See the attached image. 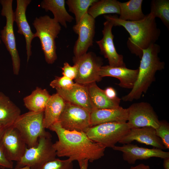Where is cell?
I'll use <instances>...</instances> for the list:
<instances>
[{"mask_svg":"<svg viewBox=\"0 0 169 169\" xmlns=\"http://www.w3.org/2000/svg\"><path fill=\"white\" fill-rule=\"evenodd\" d=\"M49 129L55 132L58 137L53 144L57 156L67 157L72 161L87 159L92 162L105 155L106 148L92 141L84 132L66 130L58 121Z\"/></svg>","mask_w":169,"mask_h":169,"instance_id":"1","label":"cell"},{"mask_svg":"<svg viewBox=\"0 0 169 169\" xmlns=\"http://www.w3.org/2000/svg\"><path fill=\"white\" fill-rule=\"evenodd\" d=\"M104 16L113 26H122L126 29L130 35L127 47L132 54L140 59L143 50L155 43L160 36L161 30L157 27L156 18L150 13L137 21L121 20L115 15H105Z\"/></svg>","mask_w":169,"mask_h":169,"instance_id":"2","label":"cell"},{"mask_svg":"<svg viewBox=\"0 0 169 169\" xmlns=\"http://www.w3.org/2000/svg\"><path fill=\"white\" fill-rule=\"evenodd\" d=\"M160 49V46L155 43L143 50L136 82L130 92L122 96L121 100L125 102L137 100L143 93L147 92L155 80L156 72L164 69L165 64L160 60L158 56Z\"/></svg>","mask_w":169,"mask_h":169,"instance_id":"3","label":"cell"},{"mask_svg":"<svg viewBox=\"0 0 169 169\" xmlns=\"http://www.w3.org/2000/svg\"><path fill=\"white\" fill-rule=\"evenodd\" d=\"M32 24L36 30L34 37L39 39L46 62L53 64L57 59L55 39L61 30L60 24L47 15L36 17Z\"/></svg>","mask_w":169,"mask_h":169,"instance_id":"4","label":"cell"},{"mask_svg":"<svg viewBox=\"0 0 169 169\" xmlns=\"http://www.w3.org/2000/svg\"><path fill=\"white\" fill-rule=\"evenodd\" d=\"M43 117L44 111H29L21 114L13 126L19 132L28 148L36 146L40 137L51 135L44 127Z\"/></svg>","mask_w":169,"mask_h":169,"instance_id":"5","label":"cell"},{"mask_svg":"<svg viewBox=\"0 0 169 169\" xmlns=\"http://www.w3.org/2000/svg\"><path fill=\"white\" fill-rule=\"evenodd\" d=\"M51 137V135L41 136L36 146L27 147L15 168L27 166L31 169H40L46 163L55 159L57 155Z\"/></svg>","mask_w":169,"mask_h":169,"instance_id":"6","label":"cell"},{"mask_svg":"<svg viewBox=\"0 0 169 169\" xmlns=\"http://www.w3.org/2000/svg\"><path fill=\"white\" fill-rule=\"evenodd\" d=\"M130 129L127 122H109L92 126L85 132L93 141L112 148Z\"/></svg>","mask_w":169,"mask_h":169,"instance_id":"7","label":"cell"},{"mask_svg":"<svg viewBox=\"0 0 169 169\" xmlns=\"http://www.w3.org/2000/svg\"><path fill=\"white\" fill-rule=\"evenodd\" d=\"M12 0H1L2 6L1 15L6 18V24L0 31V37L7 50L9 53L12 61L14 74H18L20 60L17 49L15 38L13 28L14 12L12 8Z\"/></svg>","mask_w":169,"mask_h":169,"instance_id":"8","label":"cell"},{"mask_svg":"<svg viewBox=\"0 0 169 169\" xmlns=\"http://www.w3.org/2000/svg\"><path fill=\"white\" fill-rule=\"evenodd\" d=\"M74 64L78 66V72L75 79L76 83L88 85L102 79L100 71L103 64L102 59L92 52L87 53L80 57L74 58Z\"/></svg>","mask_w":169,"mask_h":169,"instance_id":"9","label":"cell"},{"mask_svg":"<svg viewBox=\"0 0 169 169\" xmlns=\"http://www.w3.org/2000/svg\"><path fill=\"white\" fill-rule=\"evenodd\" d=\"M58 121L62 128L68 131L85 132L91 126L89 111L66 102Z\"/></svg>","mask_w":169,"mask_h":169,"instance_id":"10","label":"cell"},{"mask_svg":"<svg viewBox=\"0 0 169 169\" xmlns=\"http://www.w3.org/2000/svg\"><path fill=\"white\" fill-rule=\"evenodd\" d=\"M127 122L130 129L151 127L155 129L159 125L160 120L153 108L149 103H134L127 108Z\"/></svg>","mask_w":169,"mask_h":169,"instance_id":"11","label":"cell"},{"mask_svg":"<svg viewBox=\"0 0 169 169\" xmlns=\"http://www.w3.org/2000/svg\"><path fill=\"white\" fill-rule=\"evenodd\" d=\"M95 20L86 13L80 21L73 27L74 31L78 35L73 48L75 58L86 54L92 46L95 34Z\"/></svg>","mask_w":169,"mask_h":169,"instance_id":"12","label":"cell"},{"mask_svg":"<svg viewBox=\"0 0 169 169\" xmlns=\"http://www.w3.org/2000/svg\"><path fill=\"white\" fill-rule=\"evenodd\" d=\"M27 148L24 140L16 128L12 126L5 129L0 140V148L8 160L19 161Z\"/></svg>","mask_w":169,"mask_h":169,"instance_id":"13","label":"cell"},{"mask_svg":"<svg viewBox=\"0 0 169 169\" xmlns=\"http://www.w3.org/2000/svg\"><path fill=\"white\" fill-rule=\"evenodd\" d=\"M114 150L122 152L123 160L131 164H135L137 160H146L153 157L164 159L169 157V152L162 150L139 147L136 144H124L121 146H115Z\"/></svg>","mask_w":169,"mask_h":169,"instance_id":"14","label":"cell"},{"mask_svg":"<svg viewBox=\"0 0 169 169\" xmlns=\"http://www.w3.org/2000/svg\"><path fill=\"white\" fill-rule=\"evenodd\" d=\"M113 26L111 22L106 20L104 23L103 38L96 43L101 54L108 59L109 65L112 67H126L123 55L117 53L114 44V36L112 32Z\"/></svg>","mask_w":169,"mask_h":169,"instance_id":"15","label":"cell"},{"mask_svg":"<svg viewBox=\"0 0 169 169\" xmlns=\"http://www.w3.org/2000/svg\"><path fill=\"white\" fill-rule=\"evenodd\" d=\"M134 141L162 150L166 149L161 139L156 135L155 129L151 127L131 129L119 143L127 144Z\"/></svg>","mask_w":169,"mask_h":169,"instance_id":"16","label":"cell"},{"mask_svg":"<svg viewBox=\"0 0 169 169\" xmlns=\"http://www.w3.org/2000/svg\"><path fill=\"white\" fill-rule=\"evenodd\" d=\"M57 93L66 102L82 107L90 112L95 109L90 100L87 85L74 83L69 89H55Z\"/></svg>","mask_w":169,"mask_h":169,"instance_id":"17","label":"cell"},{"mask_svg":"<svg viewBox=\"0 0 169 169\" xmlns=\"http://www.w3.org/2000/svg\"><path fill=\"white\" fill-rule=\"evenodd\" d=\"M31 1V0H17V7L14 12V20L18 28L17 32L23 35L25 38L27 62L32 55L31 43L35 38L34 33L31 29L26 15L27 7Z\"/></svg>","mask_w":169,"mask_h":169,"instance_id":"18","label":"cell"},{"mask_svg":"<svg viewBox=\"0 0 169 169\" xmlns=\"http://www.w3.org/2000/svg\"><path fill=\"white\" fill-rule=\"evenodd\" d=\"M138 69H132L126 67H112L109 65L102 66L100 75L103 77L110 76L118 79L120 83L118 85L121 87L132 89L136 80Z\"/></svg>","mask_w":169,"mask_h":169,"instance_id":"19","label":"cell"},{"mask_svg":"<svg viewBox=\"0 0 169 169\" xmlns=\"http://www.w3.org/2000/svg\"><path fill=\"white\" fill-rule=\"evenodd\" d=\"M127 108L120 106L115 108L95 109L90 112L91 126L109 123H126L128 120Z\"/></svg>","mask_w":169,"mask_h":169,"instance_id":"20","label":"cell"},{"mask_svg":"<svg viewBox=\"0 0 169 169\" xmlns=\"http://www.w3.org/2000/svg\"><path fill=\"white\" fill-rule=\"evenodd\" d=\"M20 115V108L0 91V125L5 129L12 126Z\"/></svg>","mask_w":169,"mask_h":169,"instance_id":"21","label":"cell"},{"mask_svg":"<svg viewBox=\"0 0 169 169\" xmlns=\"http://www.w3.org/2000/svg\"><path fill=\"white\" fill-rule=\"evenodd\" d=\"M65 103L63 99L57 93L51 96L44 111L43 124L45 129H49L58 121Z\"/></svg>","mask_w":169,"mask_h":169,"instance_id":"22","label":"cell"},{"mask_svg":"<svg viewBox=\"0 0 169 169\" xmlns=\"http://www.w3.org/2000/svg\"><path fill=\"white\" fill-rule=\"evenodd\" d=\"M65 3L64 0H43L40 5L46 12H51L54 16L53 19L67 28V23L72 22L74 18L67 11Z\"/></svg>","mask_w":169,"mask_h":169,"instance_id":"23","label":"cell"},{"mask_svg":"<svg viewBox=\"0 0 169 169\" xmlns=\"http://www.w3.org/2000/svg\"><path fill=\"white\" fill-rule=\"evenodd\" d=\"M92 103L95 109L115 108L120 107L121 99L111 100L105 95L104 90L94 83L88 85Z\"/></svg>","mask_w":169,"mask_h":169,"instance_id":"24","label":"cell"},{"mask_svg":"<svg viewBox=\"0 0 169 169\" xmlns=\"http://www.w3.org/2000/svg\"><path fill=\"white\" fill-rule=\"evenodd\" d=\"M51 95L45 89L37 87L23 99L25 106L29 111H44Z\"/></svg>","mask_w":169,"mask_h":169,"instance_id":"25","label":"cell"},{"mask_svg":"<svg viewBox=\"0 0 169 169\" xmlns=\"http://www.w3.org/2000/svg\"><path fill=\"white\" fill-rule=\"evenodd\" d=\"M143 1L142 0H130L123 3L119 1V18L121 20L129 21H137L143 19L146 15L142 10Z\"/></svg>","mask_w":169,"mask_h":169,"instance_id":"26","label":"cell"},{"mask_svg":"<svg viewBox=\"0 0 169 169\" xmlns=\"http://www.w3.org/2000/svg\"><path fill=\"white\" fill-rule=\"evenodd\" d=\"M119 1L116 0H97L89 8L87 13L93 18L106 14H120Z\"/></svg>","mask_w":169,"mask_h":169,"instance_id":"27","label":"cell"},{"mask_svg":"<svg viewBox=\"0 0 169 169\" xmlns=\"http://www.w3.org/2000/svg\"><path fill=\"white\" fill-rule=\"evenodd\" d=\"M151 13L155 18H160L164 25L169 28V0H153L151 3Z\"/></svg>","mask_w":169,"mask_h":169,"instance_id":"28","label":"cell"},{"mask_svg":"<svg viewBox=\"0 0 169 169\" xmlns=\"http://www.w3.org/2000/svg\"><path fill=\"white\" fill-rule=\"evenodd\" d=\"M97 0H67L65 1L69 11L75 16L76 24L78 23L92 4Z\"/></svg>","mask_w":169,"mask_h":169,"instance_id":"29","label":"cell"},{"mask_svg":"<svg viewBox=\"0 0 169 169\" xmlns=\"http://www.w3.org/2000/svg\"><path fill=\"white\" fill-rule=\"evenodd\" d=\"M73 162L69 158L66 160L56 158L46 163L40 169H73Z\"/></svg>","mask_w":169,"mask_h":169,"instance_id":"30","label":"cell"},{"mask_svg":"<svg viewBox=\"0 0 169 169\" xmlns=\"http://www.w3.org/2000/svg\"><path fill=\"white\" fill-rule=\"evenodd\" d=\"M158 127L155 129L156 135L161 140L166 149H169V124L166 120L160 121Z\"/></svg>","mask_w":169,"mask_h":169,"instance_id":"31","label":"cell"},{"mask_svg":"<svg viewBox=\"0 0 169 169\" xmlns=\"http://www.w3.org/2000/svg\"><path fill=\"white\" fill-rule=\"evenodd\" d=\"M74 84L72 80L66 76L56 77L50 83V86L53 88L69 89Z\"/></svg>","mask_w":169,"mask_h":169,"instance_id":"32","label":"cell"},{"mask_svg":"<svg viewBox=\"0 0 169 169\" xmlns=\"http://www.w3.org/2000/svg\"><path fill=\"white\" fill-rule=\"evenodd\" d=\"M62 74L63 76L67 77L72 80L75 79L78 72V66L74 64L73 66H71L68 62L64 64L62 68Z\"/></svg>","mask_w":169,"mask_h":169,"instance_id":"33","label":"cell"},{"mask_svg":"<svg viewBox=\"0 0 169 169\" xmlns=\"http://www.w3.org/2000/svg\"><path fill=\"white\" fill-rule=\"evenodd\" d=\"M0 167L1 168L12 169L13 167V162L8 160L0 148Z\"/></svg>","mask_w":169,"mask_h":169,"instance_id":"34","label":"cell"},{"mask_svg":"<svg viewBox=\"0 0 169 169\" xmlns=\"http://www.w3.org/2000/svg\"><path fill=\"white\" fill-rule=\"evenodd\" d=\"M104 90L105 95L110 99L116 100L119 98L117 96L115 90L113 87H108Z\"/></svg>","mask_w":169,"mask_h":169,"instance_id":"35","label":"cell"},{"mask_svg":"<svg viewBox=\"0 0 169 169\" xmlns=\"http://www.w3.org/2000/svg\"><path fill=\"white\" fill-rule=\"evenodd\" d=\"M78 161L80 169H88L89 161L88 159L82 160Z\"/></svg>","mask_w":169,"mask_h":169,"instance_id":"36","label":"cell"},{"mask_svg":"<svg viewBox=\"0 0 169 169\" xmlns=\"http://www.w3.org/2000/svg\"><path fill=\"white\" fill-rule=\"evenodd\" d=\"M129 169H150V167L149 165L141 163L135 166H132Z\"/></svg>","mask_w":169,"mask_h":169,"instance_id":"37","label":"cell"},{"mask_svg":"<svg viewBox=\"0 0 169 169\" xmlns=\"http://www.w3.org/2000/svg\"><path fill=\"white\" fill-rule=\"evenodd\" d=\"M163 165L164 169H169V157L163 159Z\"/></svg>","mask_w":169,"mask_h":169,"instance_id":"38","label":"cell"},{"mask_svg":"<svg viewBox=\"0 0 169 169\" xmlns=\"http://www.w3.org/2000/svg\"><path fill=\"white\" fill-rule=\"evenodd\" d=\"M5 129L0 125V140L3 135Z\"/></svg>","mask_w":169,"mask_h":169,"instance_id":"39","label":"cell"},{"mask_svg":"<svg viewBox=\"0 0 169 169\" xmlns=\"http://www.w3.org/2000/svg\"><path fill=\"white\" fill-rule=\"evenodd\" d=\"M0 169H3V168H0ZM13 169L12 168V169ZM14 169H31L29 166H24L21 168H15Z\"/></svg>","mask_w":169,"mask_h":169,"instance_id":"40","label":"cell"},{"mask_svg":"<svg viewBox=\"0 0 169 169\" xmlns=\"http://www.w3.org/2000/svg\"><path fill=\"white\" fill-rule=\"evenodd\" d=\"M1 40H0V43H1Z\"/></svg>","mask_w":169,"mask_h":169,"instance_id":"41","label":"cell"}]
</instances>
